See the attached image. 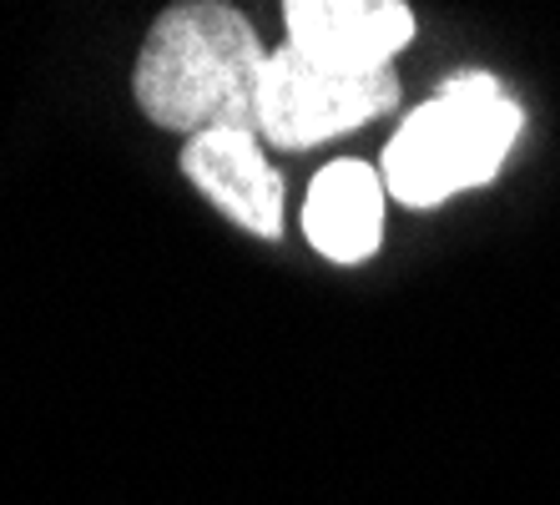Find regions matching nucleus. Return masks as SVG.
I'll return each instance as SVG.
<instances>
[{
    "label": "nucleus",
    "instance_id": "obj_4",
    "mask_svg": "<svg viewBox=\"0 0 560 505\" xmlns=\"http://www.w3.org/2000/svg\"><path fill=\"white\" fill-rule=\"evenodd\" d=\"M283 26L288 51L303 61L339 77H374L415 41V11L405 0H288Z\"/></svg>",
    "mask_w": 560,
    "mask_h": 505
},
{
    "label": "nucleus",
    "instance_id": "obj_1",
    "mask_svg": "<svg viewBox=\"0 0 560 505\" xmlns=\"http://www.w3.org/2000/svg\"><path fill=\"white\" fill-rule=\"evenodd\" d=\"M268 46L237 5L183 0L152 21L131 71V91L147 122L183 137L202 131H253L258 137V87Z\"/></svg>",
    "mask_w": 560,
    "mask_h": 505
},
{
    "label": "nucleus",
    "instance_id": "obj_3",
    "mask_svg": "<svg viewBox=\"0 0 560 505\" xmlns=\"http://www.w3.org/2000/svg\"><path fill=\"white\" fill-rule=\"evenodd\" d=\"M399 106V77L374 71V77H339L324 66L303 61L299 51H268L258 87V142H273L283 152L318 147L339 131H353L364 122L384 117Z\"/></svg>",
    "mask_w": 560,
    "mask_h": 505
},
{
    "label": "nucleus",
    "instance_id": "obj_5",
    "mask_svg": "<svg viewBox=\"0 0 560 505\" xmlns=\"http://www.w3.org/2000/svg\"><path fill=\"white\" fill-rule=\"evenodd\" d=\"M183 172L212 208H222L228 222L248 228L253 238L283 233V177L262 157V142L253 131H202V137H187Z\"/></svg>",
    "mask_w": 560,
    "mask_h": 505
},
{
    "label": "nucleus",
    "instance_id": "obj_2",
    "mask_svg": "<svg viewBox=\"0 0 560 505\" xmlns=\"http://www.w3.org/2000/svg\"><path fill=\"white\" fill-rule=\"evenodd\" d=\"M525 127V112L490 71H459L415 106L384 147V193L405 208H440L455 193L495 182Z\"/></svg>",
    "mask_w": 560,
    "mask_h": 505
},
{
    "label": "nucleus",
    "instance_id": "obj_6",
    "mask_svg": "<svg viewBox=\"0 0 560 505\" xmlns=\"http://www.w3.org/2000/svg\"><path fill=\"white\" fill-rule=\"evenodd\" d=\"M303 233L334 263L374 259L384 238V177L353 157L328 162L303 197Z\"/></svg>",
    "mask_w": 560,
    "mask_h": 505
}]
</instances>
